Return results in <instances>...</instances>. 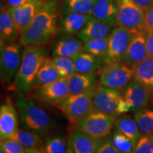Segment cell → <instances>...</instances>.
<instances>
[{
	"label": "cell",
	"mask_w": 153,
	"mask_h": 153,
	"mask_svg": "<svg viewBox=\"0 0 153 153\" xmlns=\"http://www.w3.org/2000/svg\"><path fill=\"white\" fill-rule=\"evenodd\" d=\"M58 21L55 1H45L21 35L19 43L25 48L46 47L59 33Z\"/></svg>",
	"instance_id": "cell-1"
},
{
	"label": "cell",
	"mask_w": 153,
	"mask_h": 153,
	"mask_svg": "<svg viewBox=\"0 0 153 153\" xmlns=\"http://www.w3.org/2000/svg\"><path fill=\"white\" fill-rule=\"evenodd\" d=\"M21 128L46 136L55 127V122L50 114L33 99L21 94L16 101Z\"/></svg>",
	"instance_id": "cell-2"
},
{
	"label": "cell",
	"mask_w": 153,
	"mask_h": 153,
	"mask_svg": "<svg viewBox=\"0 0 153 153\" xmlns=\"http://www.w3.org/2000/svg\"><path fill=\"white\" fill-rule=\"evenodd\" d=\"M46 47L25 48L20 68L14 79L15 87L24 93L29 92L41 65L47 57Z\"/></svg>",
	"instance_id": "cell-3"
},
{
	"label": "cell",
	"mask_w": 153,
	"mask_h": 153,
	"mask_svg": "<svg viewBox=\"0 0 153 153\" xmlns=\"http://www.w3.org/2000/svg\"><path fill=\"white\" fill-rule=\"evenodd\" d=\"M97 88H94L87 92L70 94L55 105L65 116L72 123L75 124L94 110L93 97Z\"/></svg>",
	"instance_id": "cell-4"
},
{
	"label": "cell",
	"mask_w": 153,
	"mask_h": 153,
	"mask_svg": "<svg viewBox=\"0 0 153 153\" xmlns=\"http://www.w3.org/2000/svg\"><path fill=\"white\" fill-rule=\"evenodd\" d=\"M138 32L126 29L120 26L113 28L108 36V45L103 61L105 64L122 62L130 44Z\"/></svg>",
	"instance_id": "cell-5"
},
{
	"label": "cell",
	"mask_w": 153,
	"mask_h": 153,
	"mask_svg": "<svg viewBox=\"0 0 153 153\" xmlns=\"http://www.w3.org/2000/svg\"><path fill=\"white\" fill-rule=\"evenodd\" d=\"M22 53L20 43H1L0 76L2 83L9 85L15 79L22 63Z\"/></svg>",
	"instance_id": "cell-6"
},
{
	"label": "cell",
	"mask_w": 153,
	"mask_h": 153,
	"mask_svg": "<svg viewBox=\"0 0 153 153\" xmlns=\"http://www.w3.org/2000/svg\"><path fill=\"white\" fill-rule=\"evenodd\" d=\"M99 83L104 87L123 91L133 78V69L123 62L105 64L99 71Z\"/></svg>",
	"instance_id": "cell-7"
},
{
	"label": "cell",
	"mask_w": 153,
	"mask_h": 153,
	"mask_svg": "<svg viewBox=\"0 0 153 153\" xmlns=\"http://www.w3.org/2000/svg\"><path fill=\"white\" fill-rule=\"evenodd\" d=\"M116 117L99 111L92 112L78 120L75 123L79 128L93 136L104 138L110 135Z\"/></svg>",
	"instance_id": "cell-8"
},
{
	"label": "cell",
	"mask_w": 153,
	"mask_h": 153,
	"mask_svg": "<svg viewBox=\"0 0 153 153\" xmlns=\"http://www.w3.org/2000/svg\"><path fill=\"white\" fill-rule=\"evenodd\" d=\"M118 5L117 26L138 33H146L145 11L132 0H116Z\"/></svg>",
	"instance_id": "cell-9"
},
{
	"label": "cell",
	"mask_w": 153,
	"mask_h": 153,
	"mask_svg": "<svg viewBox=\"0 0 153 153\" xmlns=\"http://www.w3.org/2000/svg\"><path fill=\"white\" fill-rule=\"evenodd\" d=\"M29 92L33 100L45 105L55 106L70 94L68 77H61L48 85L38 87Z\"/></svg>",
	"instance_id": "cell-10"
},
{
	"label": "cell",
	"mask_w": 153,
	"mask_h": 153,
	"mask_svg": "<svg viewBox=\"0 0 153 153\" xmlns=\"http://www.w3.org/2000/svg\"><path fill=\"white\" fill-rule=\"evenodd\" d=\"M120 91L118 89L99 85L93 97L94 110L111 115L117 118L119 116L117 107L120 97Z\"/></svg>",
	"instance_id": "cell-11"
},
{
	"label": "cell",
	"mask_w": 153,
	"mask_h": 153,
	"mask_svg": "<svg viewBox=\"0 0 153 153\" xmlns=\"http://www.w3.org/2000/svg\"><path fill=\"white\" fill-rule=\"evenodd\" d=\"M45 3V1L43 0H35L33 2L17 8H7L14 19L20 36L29 26L30 22L42 9Z\"/></svg>",
	"instance_id": "cell-12"
},
{
	"label": "cell",
	"mask_w": 153,
	"mask_h": 153,
	"mask_svg": "<svg viewBox=\"0 0 153 153\" xmlns=\"http://www.w3.org/2000/svg\"><path fill=\"white\" fill-rule=\"evenodd\" d=\"M18 130V114L9 99L0 107V139L4 140L11 138Z\"/></svg>",
	"instance_id": "cell-13"
},
{
	"label": "cell",
	"mask_w": 153,
	"mask_h": 153,
	"mask_svg": "<svg viewBox=\"0 0 153 153\" xmlns=\"http://www.w3.org/2000/svg\"><path fill=\"white\" fill-rule=\"evenodd\" d=\"M123 97L131 106V111L143 109L152 100L146 89L135 79L131 80L123 90Z\"/></svg>",
	"instance_id": "cell-14"
},
{
	"label": "cell",
	"mask_w": 153,
	"mask_h": 153,
	"mask_svg": "<svg viewBox=\"0 0 153 153\" xmlns=\"http://www.w3.org/2000/svg\"><path fill=\"white\" fill-rule=\"evenodd\" d=\"M101 140L76 128L71 132L68 141L74 153H96Z\"/></svg>",
	"instance_id": "cell-15"
},
{
	"label": "cell",
	"mask_w": 153,
	"mask_h": 153,
	"mask_svg": "<svg viewBox=\"0 0 153 153\" xmlns=\"http://www.w3.org/2000/svg\"><path fill=\"white\" fill-rule=\"evenodd\" d=\"M68 82L70 94L87 92L99 86V72H75L68 77Z\"/></svg>",
	"instance_id": "cell-16"
},
{
	"label": "cell",
	"mask_w": 153,
	"mask_h": 153,
	"mask_svg": "<svg viewBox=\"0 0 153 153\" xmlns=\"http://www.w3.org/2000/svg\"><path fill=\"white\" fill-rule=\"evenodd\" d=\"M84 43L73 35H62L55 41L53 49V57H72L83 52Z\"/></svg>",
	"instance_id": "cell-17"
},
{
	"label": "cell",
	"mask_w": 153,
	"mask_h": 153,
	"mask_svg": "<svg viewBox=\"0 0 153 153\" xmlns=\"http://www.w3.org/2000/svg\"><path fill=\"white\" fill-rule=\"evenodd\" d=\"M146 33H140L133 38L122 62L133 69L148 57L146 48Z\"/></svg>",
	"instance_id": "cell-18"
},
{
	"label": "cell",
	"mask_w": 153,
	"mask_h": 153,
	"mask_svg": "<svg viewBox=\"0 0 153 153\" xmlns=\"http://www.w3.org/2000/svg\"><path fill=\"white\" fill-rule=\"evenodd\" d=\"M91 15L111 27H116L118 26L117 1L116 0H97Z\"/></svg>",
	"instance_id": "cell-19"
},
{
	"label": "cell",
	"mask_w": 153,
	"mask_h": 153,
	"mask_svg": "<svg viewBox=\"0 0 153 153\" xmlns=\"http://www.w3.org/2000/svg\"><path fill=\"white\" fill-rule=\"evenodd\" d=\"M113 28L114 27L91 17L85 27L76 35L83 43H86L91 40L108 37Z\"/></svg>",
	"instance_id": "cell-20"
},
{
	"label": "cell",
	"mask_w": 153,
	"mask_h": 153,
	"mask_svg": "<svg viewBox=\"0 0 153 153\" xmlns=\"http://www.w3.org/2000/svg\"><path fill=\"white\" fill-rule=\"evenodd\" d=\"M92 16L76 13L63 15L58 21L59 33L62 35H74L78 33L85 27Z\"/></svg>",
	"instance_id": "cell-21"
},
{
	"label": "cell",
	"mask_w": 153,
	"mask_h": 153,
	"mask_svg": "<svg viewBox=\"0 0 153 153\" xmlns=\"http://www.w3.org/2000/svg\"><path fill=\"white\" fill-rule=\"evenodd\" d=\"M133 79L140 84L153 101V57L148 56L133 69Z\"/></svg>",
	"instance_id": "cell-22"
},
{
	"label": "cell",
	"mask_w": 153,
	"mask_h": 153,
	"mask_svg": "<svg viewBox=\"0 0 153 153\" xmlns=\"http://www.w3.org/2000/svg\"><path fill=\"white\" fill-rule=\"evenodd\" d=\"M0 37L1 43H16L20 40V34L10 13L7 8L0 13Z\"/></svg>",
	"instance_id": "cell-23"
},
{
	"label": "cell",
	"mask_w": 153,
	"mask_h": 153,
	"mask_svg": "<svg viewBox=\"0 0 153 153\" xmlns=\"http://www.w3.org/2000/svg\"><path fill=\"white\" fill-rule=\"evenodd\" d=\"M61 77L62 76L53 64L51 58L47 57L36 74L30 91L38 87L52 83Z\"/></svg>",
	"instance_id": "cell-24"
},
{
	"label": "cell",
	"mask_w": 153,
	"mask_h": 153,
	"mask_svg": "<svg viewBox=\"0 0 153 153\" xmlns=\"http://www.w3.org/2000/svg\"><path fill=\"white\" fill-rule=\"evenodd\" d=\"M75 66L76 72H97L104 66L102 58L96 57L87 52H82L72 57Z\"/></svg>",
	"instance_id": "cell-25"
},
{
	"label": "cell",
	"mask_w": 153,
	"mask_h": 153,
	"mask_svg": "<svg viewBox=\"0 0 153 153\" xmlns=\"http://www.w3.org/2000/svg\"><path fill=\"white\" fill-rule=\"evenodd\" d=\"M114 130L129 137L135 144L143 135L135 119L128 114H123L116 118L114 124Z\"/></svg>",
	"instance_id": "cell-26"
},
{
	"label": "cell",
	"mask_w": 153,
	"mask_h": 153,
	"mask_svg": "<svg viewBox=\"0 0 153 153\" xmlns=\"http://www.w3.org/2000/svg\"><path fill=\"white\" fill-rule=\"evenodd\" d=\"M68 144L65 137L62 135H52L43 140L40 149L44 153H67Z\"/></svg>",
	"instance_id": "cell-27"
},
{
	"label": "cell",
	"mask_w": 153,
	"mask_h": 153,
	"mask_svg": "<svg viewBox=\"0 0 153 153\" xmlns=\"http://www.w3.org/2000/svg\"><path fill=\"white\" fill-rule=\"evenodd\" d=\"M97 0H64L62 4V14L76 13L91 14L94 6Z\"/></svg>",
	"instance_id": "cell-28"
},
{
	"label": "cell",
	"mask_w": 153,
	"mask_h": 153,
	"mask_svg": "<svg viewBox=\"0 0 153 153\" xmlns=\"http://www.w3.org/2000/svg\"><path fill=\"white\" fill-rule=\"evenodd\" d=\"M134 119L142 135L153 134V110L143 108L134 112Z\"/></svg>",
	"instance_id": "cell-29"
},
{
	"label": "cell",
	"mask_w": 153,
	"mask_h": 153,
	"mask_svg": "<svg viewBox=\"0 0 153 153\" xmlns=\"http://www.w3.org/2000/svg\"><path fill=\"white\" fill-rule=\"evenodd\" d=\"M41 135L23 128L19 129L11 138L14 139L26 149L39 148L43 140Z\"/></svg>",
	"instance_id": "cell-30"
},
{
	"label": "cell",
	"mask_w": 153,
	"mask_h": 153,
	"mask_svg": "<svg viewBox=\"0 0 153 153\" xmlns=\"http://www.w3.org/2000/svg\"><path fill=\"white\" fill-rule=\"evenodd\" d=\"M108 45V37L91 40L84 43V52H87L96 57L104 58Z\"/></svg>",
	"instance_id": "cell-31"
},
{
	"label": "cell",
	"mask_w": 153,
	"mask_h": 153,
	"mask_svg": "<svg viewBox=\"0 0 153 153\" xmlns=\"http://www.w3.org/2000/svg\"><path fill=\"white\" fill-rule=\"evenodd\" d=\"M53 64L62 77H69L76 72L73 59L68 57H53Z\"/></svg>",
	"instance_id": "cell-32"
},
{
	"label": "cell",
	"mask_w": 153,
	"mask_h": 153,
	"mask_svg": "<svg viewBox=\"0 0 153 153\" xmlns=\"http://www.w3.org/2000/svg\"><path fill=\"white\" fill-rule=\"evenodd\" d=\"M112 141L116 148L122 153H132L136 145L129 137L116 130H114V131Z\"/></svg>",
	"instance_id": "cell-33"
},
{
	"label": "cell",
	"mask_w": 153,
	"mask_h": 153,
	"mask_svg": "<svg viewBox=\"0 0 153 153\" xmlns=\"http://www.w3.org/2000/svg\"><path fill=\"white\" fill-rule=\"evenodd\" d=\"M132 153H153L152 135H143L137 142Z\"/></svg>",
	"instance_id": "cell-34"
},
{
	"label": "cell",
	"mask_w": 153,
	"mask_h": 153,
	"mask_svg": "<svg viewBox=\"0 0 153 153\" xmlns=\"http://www.w3.org/2000/svg\"><path fill=\"white\" fill-rule=\"evenodd\" d=\"M0 146L8 153H26V148L12 138L1 140Z\"/></svg>",
	"instance_id": "cell-35"
},
{
	"label": "cell",
	"mask_w": 153,
	"mask_h": 153,
	"mask_svg": "<svg viewBox=\"0 0 153 153\" xmlns=\"http://www.w3.org/2000/svg\"><path fill=\"white\" fill-rule=\"evenodd\" d=\"M96 153H122L116 148L112 141V137L108 135L102 138Z\"/></svg>",
	"instance_id": "cell-36"
},
{
	"label": "cell",
	"mask_w": 153,
	"mask_h": 153,
	"mask_svg": "<svg viewBox=\"0 0 153 153\" xmlns=\"http://www.w3.org/2000/svg\"><path fill=\"white\" fill-rule=\"evenodd\" d=\"M145 26L146 33L153 31V6L145 11Z\"/></svg>",
	"instance_id": "cell-37"
},
{
	"label": "cell",
	"mask_w": 153,
	"mask_h": 153,
	"mask_svg": "<svg viewBox=\"0 0 153 153\" xmlns=\"http://www.w3.org/2000/svg\"><path fill=\"white\" fill-rule=\"evenodd\" d=\"M34 1L35 0H5L4 4L7 8H17Z\"/></svg>",
	"instance_id": "cell-38"
},
{
	"label": "cell",
	"mask_w": 153,
	"mask_h": 153,
	"mask_svg": "<svg viewBox=\"0 0 153 153\" xmlns=\"http://www.w3.org/2000/svg\"><path fill=\"white\" fill-rule=\"evenodd\" d=\"M131 108L130 104L127 102V101L123 99V96H122V97H120L119 101H118V104L117 107V111L119 116H120L121 114H126V113L131 111Z\"/></svg>",
	"instance_id": "cell-39"
},
{
	"label": "cell",
	"mask_w": 153,
	"mask_h": 153,
	"mask_svg": "<svg viewBox=\"0 0 153 153\" xmlns=\"http://www.w3.org/2000/svg\"><path fill=\"white\" fill-rule=\"evenodd\" d=\"M146 48L148 55L153 57V31H148L146 33Z\"/></svg>",
	"instance_id": "cell-40"
},
{
	"label": "cell",
	"mask_w": 153,
	"mask_h": 153,
	"mask_svg": "<svg viewBox=\"0 0 153 153\" xmlns=\"http://www.w3.org/2000/svg\"><path fill=\"white\" fill-rule=\"evenodd\" d=\"M132 1L144 11L153 6V0H132Z\"/></svg>",
	"instance_id": "cell-41"
},
{
	"label": "cell",
	"mask_w": 153,
	"mask_h": 153,
	"mask_svg": "<svg viewBox=\"0 0 153 153\" xmlns=\"http://www.w3.org/2000/svg\"><path fill=\"white\" fill-rule=\"evenodd\" d=\"M26 153H44L38 148L26 149Z\"/></svg>",
	"instance_id": "cell-42"
},
{
	"label": "cell",
	"mask_w": 153,
	"mask_h": 153,
	"mask_svg": "<svg viewBox=\"0 0 153 153\" xmlns=\"http://www.w3.org/2000/svg\"><path fill=\"white\" fill-rule=\"evenodd\" d=\"M68 150H67V153H74V150H72V148L71 145H70V143H69L68 140Z\"/></svg>",
	"instance_id": "cell-43"
},
{
	"label": "cell",
	"mask_w": 153,
	"mask_h": 153,
	"mask_svg": "<svg viewBox=\"0 0 153 153\" xmlns=\"http://www.w3.org/2000/svg\"><path fill=\"white\" fill-rule=\"evenodd\" d=\"M0 153H8V152H7V151L2 148V147L0 146Z\"/></svg>",
	"instance_id": "cell-44"
},
{
	"label": "cell",
	"mask_w": 153,
	"mask_h": 153,
	"mask_svg": "<svg viewBox=\"0 0 153 153\" xmlns=\"http://www.w3.org/2000/svg\"><path fill=\"white\" fill-rule=\"evenodd\" d=\"M152 136H153V134H152Z\"/></svg>",
	"instance_id": "cell-45"
}]
</instances>
